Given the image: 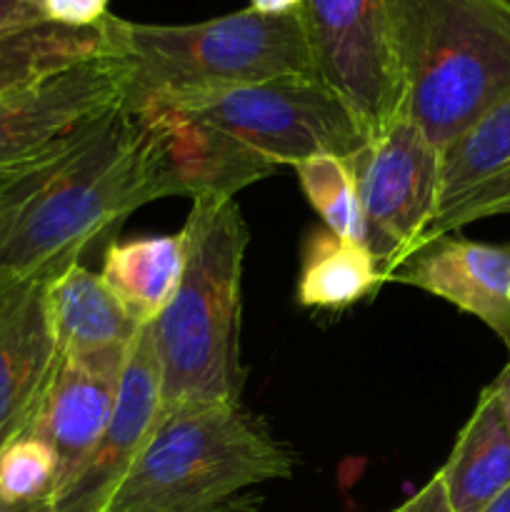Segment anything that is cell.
Here are the masks:
<instances>
[{
	"label": "cell",
	"instance_id": "cell-23",
	"mask_svg": "<svg viewBox=\"0 0 510 512\" xmlns=\"http://www.w3.org/2000/svg\"><path fill=\"white\" fill-rule=\"evenodd\" d=\"M110 0H35L40 18L65 28H95L108 18Z\"/></svg>",
	"mask_w": 510,
	"mask_h": 512
},
{
	"label": "cell",
	"instance_id": "cell-7",
	"mask_svg": "<svg viewBox=\"0 0 510 512\" xmlns=\"http://www.w3.org/2000/svg\"><path fill=\"white\" fill-rule=\"evenodd\" d=\"M440 150L405 115L370 135L350 158L368 248L388 278L420 248L435 213Z\"/></svg>",
	"mask_w": 510,
	"mask_h": 512
},
{
	"label": "cell",
	"instance_id": "cell-12",
	"mask_svg": "<svg viewBox=\"0 0 510 512\" xmlns=\"http://www.w3.org/2000/svg\"><path fill=\"white\" fill-rule=\"evenodd\" d=\"M508 213L510 98L443 150L435 213L423 243L455 233L475 220Z\"/></svg>",
	"mask_w": 510,
	"mask_h": 512
},
{
	"label": "cell",
	"instance_id": "cell-26",
	"mask_svg": "<svg viewBox=\"0 0 510 512\" xmlns=\"http://www.w3.org/2000/svg\"><path fill=\"white\" fill-rule=\"evenodd\" d=\"M305 0H248V8L260 15H290L298 13Z\"/></svg>",
	"mask_w": 510,
	"mask_h": 512
},
{
	"label": "cell",
	"instance_id": "cell-2",
	"mask_svg": "<svg viewBox=\"0 0 510 512\" xmlns=\"http://www.w3.org/2000/svg\"><path fill=\"white\" fill-rule=\"evenodd\" d=\"M180 238L183 275L153 320L163 410L240 403V283L248 225L233 198H195Z\"/></svg>",
	"mask_w": 510,
	"mask_h": 512
},
{
	"label": "cell",
	"instance_id": "cell-24",
	"mask_svg": "<svg viewBox=\"0 0 510 512\" xmlns=\"http://www.w3.org/2000/svg\"><path fill=\"white\" fill-rule=\"evenodd\" d=\"M390 512H455L453 505H450L448 493H445V485L440 480V475L435 473L413 498L405 500L400 508Z\"/></svg>",
	"mask_w": 510,
	"mask_h": 512
},
{
	"label": "cell",
	"instance_id": "cell-19",
	"mask_svg": "<svg viewBox=\"0 0 510 512\" xmlns=\"http://www.w3.org/2000/svg\"><path fill=\"white\" fill-rule=\"evenodd\" d=\"M383 280V268L368 245L323 225L303 243L295 295L303 308L345 310L368 298Z\"/></svg>",
	"mask_w": 510,
	"mask_h": 512
},
{
	"label": "cell",
	"instance_id": "cell-4",
	"mask_svg": "<svg viewBox=\"0 0 510 512\" xmlns=\"http://www.w3.org/2000/svg\"><path fill=\"white\" fill-rule=\"evenodd\" d=\"M295 453L240 403L163 410L105 512L253 510L248 490L288 480Z\"/></svg>",
	"mask_w": 510,
	"mask_h": 512
},
{
	"label": "cell",
	"instance_id": "cell-14",
	"mask_svg": "<svg viewBox=\"0 0 510 512\" xmlns=\"http://www.w3.org/2000/svg\"><path fill=\"white\" fill-rule=\"evenodd\" d=\"M58 350L45 310V283L0 295V450L30 428Z\"/></svg>",
	"mask_w": 510,
	"mask_h": 512
},
{
	"label": "cell",
	"instance_id": "cell-3",
	"mask_svg": "<svg viewBox=\"0 0 510 512\" xmlns=\"http://www.w3.org/2000/svg\"><path fill=\"white\" fill-rule=\"evenodd\" d=\"M403 115L443 153L510 98V0H390Z\"/></svg>",
	"mask_w": 510,
	"mask_h": 512
},
{
	"label": "cell",
	"instance_id": "cell-9",
	"mask_svg": "<svg viewBox=\"0 0 510 512\" xmlns=\"http://www.w3.org/2000/svg\"><path fill=\"white\" fill-rule=\"evenodd\" d=\"M125 63L108 50L0 98V170L48 163L123 105Z\"/></svg>",
	"mask_w": 510,
	"mask_h": 512
},
{
	"label": "cell",
	"instance_id": "cell-27",
	"mask_svg": "<svg viewBox=\"0 0 510 512\" xmlns=\"http://www.w3.org/2000/svg\"><path fill=\"white\" fill-rule=\"evenodd\" d=\"M70 150V148H68ZM50 163V160H48ZM45 165V163H40ZM40 165H28V168H10V170H0V213L5 210V205H8L10 195H13L15 185L20 183V180L25 178V175L30 173V170L40 168Z\"/></svg>",
	"mask_w": 510,
	"mask_h": 512
},
{
	"label": "cell",
	"instance_id": "cell-25",
	"mask_svg": "<svg viewBox=\"0 0 510 512\" xmlns=\"http://www.w3.org/2000/svg\"><path fill=\"white\" fill-rule=\"evenodd\" d=\"M40 18L35 0H0V28L35 23Z\"/></svg>",
	"mask_w": 510,
	"mask_h": 512
},
{
	"label": "cell",
	"instance_id": "cell-1",
	"mask_svg": "<svg viewBox=\"0 0 510 512\" xmlns=\"http://www.w3.org/2000/svg\"><path fill=\"white\" fill-rule=\"evenodd\" d=\"M173 195L155 123L118 105L15 185L0 213V290L58 278L130 213Z\"/></svg>",
	"mask_w": 510,
	"mask_h": 512
},
{
	"label": "cell",
	"instance_id": "cell-30",
	"mask_svg": "<svg viewBox=\"0 0 510 512\" xmlns=\"http://www.w3.org/2000/svg\"><path fill=\"white\" fill-rule=\"evenodd\" d=\"M483 512H510V485L498 495V498L490 500Z\"/></svg>",
	"mask_w": 510,
	"mask_h": 512
},
{
	"label": "cell",
	"instance_id": "cell-21",
	"mask_svg": "<svg viewBox=\"0 0 510 512\" xmlns=\"http://www.w3.org/2000/svg\"><path fill=\"white\" fill-rule=\"evenodd\" d=\"M310 208L323 218L325 228L355 243L368 245L363 208L348 163L338 155H313L293 165Z\"/></svg>",
	"mask_w": 510,
	"mask_h": 512
},
{
	"label": "cell",
	"instance_id": "cell-31",
	"mask_svg": "<svg viewBox=\"0 0 510 512\" xmlns=\"http://www.w3.org/2000/svg\"><path fill=\"white\" fill-rule=\"evenodd\" d=\"M5 293V290H0V295H3Z\"/></svg>",
	"mask_w": 510,
	"mask_h": 512
},
{
	"label": "cell",
	"instance_id": "cell-5",
	"mask_svg": "<svg viewBox=\"0 0 510 512\" xmlns=\"http://www.w3.org/2000/svg\"><path fill=\"white\" fill-rule=\"evenodd\" d=\"M110 45L125 63L123 105L130 108L190 90L318 75L303 8L290 15L245 8L188 25L110 15Z\"/></svg>",
	"mask_w": 510,
	"mask_h": 512
},
{
	"label": "cell",
	"instance_id": "cell-15",
	"mask_svg": "<svg viewBox=\"0 0 510 512\" xmlns=\"http://www.w3.org/2000/svg\"><path fill=\"white\" fill-rule=\"evenodd\" d=\"M155 123L165 163L178 195L185 198H235V193L273 175L275 165L255 155L223 130L205 125L160 103L138 105Z\"/></svg>",
	"mask_w": 510,
	"mask_h": 512
},
{
	"label": "cell",
	"instance_id": "cell-18",
	"mask_svg": "<svg viewBox=\"0 0 510 512\" xmlns=\"http://www.w3.org/2000/svg\"><path fill=\"white\" fill-rule=\"evenodd\" d=\"M108 48L110 15L95 28H65L48 20L0 28V98L33 88Z\"/></svg>",
	"mask_w": 510,
	"mask_h": 512
},
{
	"label": "cell",
	"instance_id": "cell-10",
	"mask_svg": "<svg viewBox=\"0 0 510 512\" xmlns=\"http://www.w3.org/2000/svg\"><path fill=\"white\" fill-rule=\"evenodd\" d=\"M163 413L160 365L153 323L143 325L128 348L118 405L83 468L53 495L55 512H105Z\"/></svg>",
	"mask_w": 510,
	"mask_h": 512
},
{
	"label": "cell",
	"instance_id": "cell-20",
	"mask_svg": "<svg viewBox=\"0 0 510 512\" xmlns=\"http://www.w3.org/2000/svg\"><path fill=\"white\" fill-rule=\"evenodd\" d=\"M100 275L140 325L153 323L183 275V238L180 233L148 235L110 243Z\"/></svg>",
	"mask_w": 510,
	"mask_h": 512
},
{
	"label": "cell",
	"instance_id": "cell-16",
	"mask_svg": "<svg viewBox=\"0 0 510 512\" xmlns=\"http://www.w3.org/2000/svg\"><path fill=\"white\" fill-rule=\"evenodd\" d=\"M45 310L60 355L130 345L143 328L103 275L80 263L45 283Z\"/></svg>",
	"mask_w": 510,
	"mask_h": 512
},
{
	"label": "cell",
	"instance_id": "cell-29",
	"mask_svg": "<svg viewBox=\"0 0 510 512\" xmlns=\"http://www.w3.org/2000/svg\"><path fill=\"white\" fill-rule=\"evenodd\" d=\"M0 512H55L53 500H33V503H5L0 500Z\"/></svg>",
	"mask_w": 510,
	"mask_h": 512
},
{
	"label": "cell",
	"instance_id": "cell-8",
	"mask_svg": "<svg viewBox=\"0 0 510 512\" xmlns=\"http://www.w3.org/2000/svg\"><path fill=\"white\" fill-rule=\"evenodd\" d=\"M318 78L375 135L403 115L390 0H305Z\"/></svg>",
	"mask_w": 510,
	"mask_h": 512
},
{
	"label": "cell",
	"instance_id": "cell-11",
	"mask_svg": "<svg viewBox=\"0 0 510 512\" xmlns=\"http://www.w3.org/2000/svg\"><path fill=\"white\" fill-rule=\"evenodd\" d=\"M128 348L113 345L80 355L58 353L55 358L33 423L25 430L45 440L55 453V493L83 468L103 438L118 405Z\"/></svg>",
	"mask_w": 510,
	"mask_h": 512
},
{
	"label": "cell",
	"instance_id": "cell-22",
	"mask_svg": "<svg viewBox=\"0 0 510 512\" xmlns=\"http://www.w3.org/2000/svg\"><path fill=\"white\" fill-rule=\"evenodd\" d=\"M58 463L55 453L38 435L23 433L0 450V500L33 503L55 493Z\"/></svg>",
	"mask_w": 510,
	"mask_h": 512
},
{
	"label": "cell",
	"instance_id": "cell-13",
	"mask_svg": "<svg viewBox=\"0 0 510 512\" xmlns=\"http://www.w3.org/2000/svg\"><path fill=\"white\" fill-rule=\"evenodd\" d=\"M385 280L425 290L488 325L510 343V250L475 240H425Z\"/></svg>",
	"mask_w": 510,
	"mask_h": 512
},
{
	"label": "cell",
	"instance_id": "cell-17",
	"mask_svg": "<svg viewBox=\"0 0 510 512\" xmlns=\"http://www.w3.org/2000/svg\"><path fill=\"white\" fill-rule=\"evenodd\" d=\"M438 475L455 512H483L510 485V428L490 385Z\"/></svg>",
	"mask_w": 510,
	"mask_h": 512
},
{
	"label": "cell",
	"instance_id": "cell-28",
	"mask_svg": "<svg viewBox=\"0 0 510 512\" xmlns=\"http://www.w3.org/2000/svg\"><path fill=\"white\" fill-rule=\"evenodd\" d=\"M490 390H493L495 398H498L500 410H503V418H505V423H508V428H510V363L505 365L503 373H500L498 378L490 383Z\"/></svg>",
	"mask_w": 510,
	"mask_h": 512
},
{
	"label": "cell",
	"instance_id": "cell-6",
	"mask_svg": "<svg viewBox=\"0 0 510 512\" xmlns=\"http://www.w3.org/2000/svg\"><path fill=\"white\" fill-rule=\"evenodd\" d=\"M148 103L168 105L223 130L275 168L313 155L345 160L368 140L353 110L318 75L190 90Z\"/></svg>",
	"mask_w": 510,
	"mask_h": 512
}]
</instances>
